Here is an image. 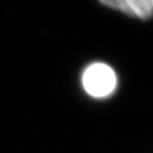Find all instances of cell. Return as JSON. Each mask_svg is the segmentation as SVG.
Wrapping results in <instances>:
<instances>
[{
  "mask_svg": "<svg viewBox=\"0 0 153 153\" xmlns=\"http://www.w3.org/2000/svg\"><path fill=\"white\" fill-rule=\"evenodd\" d=\"M81 85L86 95L94 100H107L116 93L119 79L110 65L95 61L88 65L82 71Z\"/></svg>",
  "mask_w": 153,
  "mask_h": 153,
  "instance_id": "1",
  "label": "cell"
},
{
  "mask_svg": "<svg viewBox=\"0 0 153 153\" xmlns=\"http://www.w3.org/2000/svg\"><path fill=\"white\" fill-rule=\"evenodd\" d=\"M133 17L150 19L153 16V0H131Z\"/></svg>",
  "mask_w": 153,
  "mask_h": 153,
  "instance_id": "2",
  "label": "cell"
},
{
  "mask_svg": "<svg viewBox=\"0 0 153 153\" xmlns=\"http://www.w3.org/2000/svg\"><path fill=\"white\" fill-rule=\"evenodd\" d=\"M102 5L109 7L111 9L121 11L126 15L133 16L131 0H99Z\"/></svg>",
  "mask_w": 153,
  "mask_h": 153,
  "instance_id": "3",
  "label": "cell"
}]
</instances>
